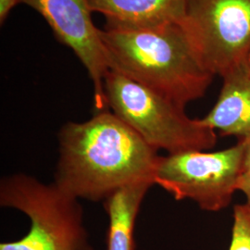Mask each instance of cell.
Instances as JSON below:
<instances>
[{
  "label": "cell",
  "mask_w": 250,
  "mask_h": 250,
  "mask_svg": "<svg viewBox=\"0 0 250 250\" xmlns=\"http://www.w3.org/2000/svg\"><path fill=\"white\" fill-rule=\"evenodd\" d=\"M58 139L53 183L78 200L105 201L134 183H154L158 150L109 109L83 123L65 124Z\"/></svg>",
  "instance_id": "1"
},
{
  "label": "cell",
  "mask_w": 250,
  "mask_h": 250,
  "mask_svg": "<svg viewBox=\"0 0 250 250\" xmlns=\"http://www.w3.org/2000/svg\"><path fill=\"white\" fill-rule=\"evenodd\" d=\"M100 37L108 70L182 107L203 98L214 79L183 22L146 30L104 27Z\"/></svg>",
  "instance_id": "2"
},
{
  "label": "cell",
  "mask_w": 250,
  "mask_h": 250,
  "mask_svg": "<svg viewBox=\"0 0 250 250\" xmlns=\"http://www.w3.org/2000/svg\"><path fill=\"white\" fill-rule=\"evenodd\" d=\"M107 107L156 150L168 154L209 150L217 133L185 107L119 72L108 70L104 80Z\"/></svg>",
  "instance_id": "3"
},
{
  "label": "cell",
  "mask_w": 250,
  "mask_h": 250,
  "mask_svg": "<svg viewBox=\"0 0 250 250\" xmlns=\"http://www.w3.org/2000/svg\"><path fill=\"white\" fill-rule=\"evenodd\" d=\"M0 206L22 212L31 223L23 237L2 242L0 250H94L79 200L54 183L22 172L5 176L0 181Z\"/></svg>",
  "instance_id": "4"
},
{
  "label": "cell",
  "mask_w": 250,
  "mask_h": 250,
  "mask_svg": "<svg viewBox=\"0 0 250 250\" xmlns=\"http://www.w3.org/2000/svg\"><path fill=\"white\" fill-rule=\"evenodd\" d=\"M244 142L218 151L192 150L160 159L154 184L176 200L190 199L207 211L230 205L244 173Z\"/></svg>",
  "instance_id": "5"
},
{
  "label": "cell",
  "mask_w": 250,
  "mask_h": 250,
  "mask_svg": "<svg viewBox=\"0 0 250 250\" xmlns=\"http://www.w3.org/2000/svg\"><path fill=\"white\" fill-rule=\"evenodd\" d=\"M183 24L214 76L250 54V0H187Z\"/></svg>",
  "instance_id": "6"
},
{
  "label": "cell",
  "mask_w": 250,
  "mask_h": 250,
  "mask_svg": "<svg viewBox=\"0 0 250 250\" xmlns=\"http://www.w3.org/2000/svg\"><path fill=\"white\" fill-rule=\"evenodd\" d=\"M45 19L55 37L71 48L88 72L94 88L96 112L108 109L104 80L108 72L107 57L95 26L88 0H21Z\"/></svg>",
  "instance_id": "7"
},
{
  "label": "cell",
  "mask_w": 250,
  "mask_h": 250,
  "mask_svg": "<svg viewBox=\"0 0 250 250\" xmlns=\"http://www.w3.org/2000/svg\"><path fill=\"white\" fill-rule=\"evenodd\" d=\"M214 107L202 122L224 136L250 138V54L224 73Z\"/></svg>",
  "instance_id": "8"
},
{
  "label": "cell",
  "mask_w": 250,
  "mask_h": 250,
  "mask_svg": "<svg viewBox=\"0 0 250 250\" xmlns=\"http://www.w3.org/2000/svg\"><path fill=\"white\" fill-rule=\"evenodd\" d=\"M93 12L106 18L107 28L146 30L183 22L187 0H88Z\"/></svg>",
  "instance_id": "9"
},
{
  "label": "cell",
  "mask_w": 250,
  "mask_h": 250,
  "mask_svg": "<svg viewBox=\"0 0 250 250\" xmlns=\"http://www.w3.org/2000/svg\"><path fill=\"white\" fill-rule=\"evenodd\" d=\"M152 186V181L134 183L118 190L104 201L108 217L106 250H134L136 219Z\"/></svg>",
  "instance_id": "10"
},
{
  "label": "cell",
  "mask_w": 250,
  "mask_h": 250,
  "mask_svg": "<svg viewBox=\"0 0 250 250\" xmlns=\"http://www.w3.org/2000/svg\"><path fill=\"white\" fill-rule=\"evenodd\" d=\"M232 219L229 250H250V205L245 203L234 206Z\"/></svg>",
  "instance_id": "11"
},
{
  "label": "cell",
  "mask_w": 250,
  "mask_h": 250,
  "mask_svg": "<svg viewBox=\"0 0 250 250\" xmlns=\"http://www.w3.org/2000/svg\"><path fill=\"white\" fill-rule=\"evenodd\" d=\"M21 3V0H0V23L1 24H3L6 21L10 11Z\"/></svg>",
  "instance_id": "12"
},
{
  "label": "cell",
  "mask_w": 250,
  "mask_h": 250,
  "mask_svg": "<svg viewBox=\"0 0 250 250\" xmlns=\"http://www.w3.org/2000/svg\"><path fill=\"white\" fill-rule=\"evenodd\" d=\"M237 191L242 192L247 197V203L250 205V172H244L238 183Z\"/></svg>",
  "instance_id": "13"
},
{
  "label": "cell",
  "mask_w": 250,
  "mask_h": 250,
  "mask_svg": "<svg viewBox=\"0 0 250 250\" xmlns=\"http://www.w3.org/2000/svg\"><path fill=\"white\" fill-rule=\"evenodd\" d=\"M244 155H243V169L244 172H250V138L243 140Z\"/></svg>",
  "instance_id": "14"
}]
</instances>
